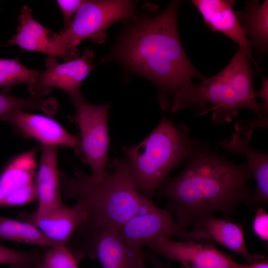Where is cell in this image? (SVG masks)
Masks as SVG:
<instances>
[{"mask_svg": "<svg viewBox=\"0 0 268 268\" xmlns=\"http://www.w3.org/2000/svg\"><path fill=\"white\" fill-rule=\"evenodd\" d=\"M206 25L214 32H220L239 46L249 60L255 64L252 44L240 24L233 9L234 0H192Z\"/></svg>", "mask_w": 268, "mask_h": 268, "instance_id": "obj_14", "label": "cell"}, {"mask_svg": "<svg viewBox=\"0 0 268 268\" xmlns=\"http://www.w3.org/2000/svg\"><path fill=\"white\" fill-rule=\"evenodd\" d=\"M37 149L34 148L12 158L0 175V201L36 179Z\"/></svg>", "mask_w": 268, "mask_h": 268, "instance_id": "obj_20", "label": "cell"}, {"mask_svg": "<svg viewBox=\"0 0 268 268\" xmlns=\"http://www.w3.org/2000/svg\"><path fill=\"white\" fill-rule=\"evenodd\" d=\"M245 34L252 47L262 55L268 49V0L260 4L258 0L245 2L243 10L235 12Z\"/></svg>", "mask_w": 268, "mask_h": 268, "instance_id": "obj_19", "label": "cell"}, {"mask_svg": "<svg viewBox=\"0 0 268 268\" xmlns=\"http://www.w3.org/2000/svg\"><path fill=\"white\" fill-rule=\"evenodd\" d=\"M149 261L153 268H170L169 266L164 264L161 260L153 256L149 257Z\"/></svg>", "mask_w": 268, "mask_h": 268, "instance_id": "obj_31", "label": "cell"}, {"mask_svg": "<svg viewBox=\"0 0 268 268\" xmlns=\"http://www.w3.org/2000/svg\"><path fill=\"white\" fill-rule=\"evenodd\" d=\"M58 169V147L41 146L36 176L38 214L48 212L63 202Z\"/></svg>", "mask_w": 268, "mask_h": 268, "instance_id": "obj_16", "label": "cell"}, {"mask_svg": "<svg viewBox=\"0 0 268 268\" xmlns=\"http://www.w3.org/2000/svg\"><path fill=\"white\" fill-rule=\"evenodd\" d=\"M0 240L27 243L44 248L61 244L49 239L31 223L1 216Z\"/></svg>", "mask_w": 268, "mask_h": 268, "instance_id": "obj_21", "label": "cell"}, {"mask_svg": "<svg viewBox=\"0 0 268 268\" xmlns=\"http://www.w3.org/2000/svg\"><path fill=\"white\" fill-rule=\"evenodd\" d=\"M35 180L14 191L0 201L1 206H19L37 199Z\"/></svg>", "mask_w": 268, "mask_h": 268, "instance_id": "obj_26", "label": "cell"}, {"mask_svg": "<svg viewBox=\"0 0 268 268\" xmlns=\"http://www.w3.org/2000/svg\"><path fill=\"white\" fill-rule=\"evenodd\" d=\"M194 228L203 231L211 240L240 256L249 265L266 259L263 255L249 253L244 238L243 226L239 223L207 216L197 221Z\"/></svg>", "mask_w": 268, "mask_h": 268, "instance_id": "obj_17", "label": "cell"}, {"mask_svg": "<svg viewBox=\"0 0 268 268\" xmlns=\"http://www.w3.org/2000/svg\"><path fill=\"white\" fill-rule=\"evenodd\" d=\"M74 107L70 117L79 130V145L75 151L91 169L93 181L101 179L108 166L110 138L108 126L109 102L94 104L89 102L81 92L69 96Z\"/></svg>", "mask_w": 268, "mask_h": 268, "instance_id": "obj_7", "label": "cell"}, {"mask_svg": "<svg viewBox=\"0 0 268 268\" xmlns=\"http://www.w3.org/2000/svg\"><path fill=\"white\" fill-rule=\"evenodd\" d=\"M18 20L16 33L8 40V45L56 58L54 46L55 33L34 19L30 7L26 5L22 7Z\"/></svg>", "mask_w": 268, "mask_h": 268, "instance_id": "obj_18", "label": "cell"}, {"mask_svg": "<svg viewBox=\"0 0 268 268\" xmlns=\"http://www.w3.org/2000/svg\"><path fill=\"white\" fill-rule=\"evenodd\" d=\"M182 0H173L162 12L130 18L111 52L103 62H117L153 83L163 111H170L179 92L195 78L206 77L188 58L178 29Z\"/></svg>", "mask_w": 268, "mask_h": 268, "instance_id": "obj_1", "label": "cell"}, {"mask_svg": "<svg viewBox=\"0 0 268 268\" xmlns=\"http://www.w3.org/2000/svg\"><path fill=\"white\" fill-rule=\"evenodd\" d=\"M42 254L36 249L21 252L0 245V265L38 264L41 261Z\"/></svg>", "mask_w": 268, "mask_h": 268, "instance_id": "obj_25", "label": "cell"}, {"mask_svg": "<svg viewBox=\"0 0 268 268\" xmlns=\"http://www.w3.org/2000/svg\"></svg>", "mask_w": 268, "mask_h": 268, "instance_id": "obj_33", "label": "cell"}, {"mask_svg": "<svg viewBox=\"0 0 268 268\" xmlns=\"http://www.w3.org/2000/svg\"><path fill=\"white\" fill-rule=\"evenodd\" d=\"M254 234L262 240L268 241V214L262 207H259L255 211L252 223Z\"/></svg>", "mask_w": 268, "mask_h": 268, "instance_id": "obj_28", "label": "cell"}, {"mask_svg": "<svg viewBox=\"0 0 268 268\" xmlns=\"http://www.w3.org/2000/svg\"><path fill=\"white\" fill-rule=\"evenodd\" d=\"M201 143L191 137L186 125L163 116L141 142L123 146V159L139 191L152 201L170 172L187 160Z\"/></svg>", "mask_w": 268, "mask_h": 268, "instance_id": "obj_5", "label": "cell"}, {"mask_svg": "<svg viewBox=\"0 0 268 268\" xmlns=\"http://www.w3.org/2000/svg\"><path fill=\"white\" fill-rule=\"evenodd\" d=\"M108 166L113 171H106L96 181L77 167L73 177L59 171L62 196L76 200L86 211V222L80 231H119L133 216L156 206L139 191L123 159H115Z\"/></svg>", "mask_w": 268, "mask_h": 268, "instance_id": "obj_3", "label": "cell"}, {"mask_svg": "<svg viewBox=\"0 0 268 268\" xmlns=\"http://www.w3.org/2000/svg\"><path fill=\"white\" fill-rule=\"evenodd\" d=\"M38 72L22 64L18 58L0 59V90L5 93L15 85H28L34 81Z\"/></svg>", "mask_w": 268, "mask_h": 268, "instance_id": "obj_23", "label": "cell"}, {"mask_svg": "<svg viewBox=\"0 0 268 268\" xmlns=\"http://www.w3.org/2000/svg\"><path fill=\"white\" fill-rule=\"evenodd\" d=\"M19 217L33 224L49 239L61 244H67L73 233L85 224L87 220L84 208L77 201L72 206L63 202L43 214L34 211L22 212Z\"/></svg>", "mask_w": 268, "mask_h": 268, "instance_id": "obj_13", "label": "cell"}, {"mask_svg": "<svg viewBox=\"0 0 268 268\" xmlns=\"http://www.w3.org/2000/svg\"><path fill=\"white\" fill-rule=\"evenodd\" d=\"M136 1L128 0H85L68 27L55 33L56 58L64 62L79 57L78 45L85 39L103 44L106 30L116 22L133 17Z\"/></svg>", "mask_w": 268, "mask_h": 268, "instance_id": "obj_6", "label": "cell"}, {"mask_svg": "<svg viewBox=\"0 0 268 268\" xmlns=\"http://www.w3.org/2000/svg\"><path fill=\"white\" fill-rule=\"evenodd\" d=\"M20 135L38 141L41 146L70 147L76 150L78 135L67 131L59 122L48 115L22 110L9 112L0 118Z\"/></svg>", "mask_w": 268, "mask_h": 268, "instance_id": "obj_12", "label": "cell"}, {"mask_svg": "<svg viewBox=\"0 0 268 268\" xmlns=\"http://www.w3.org/2000/svg\"><path fill=\"white\" fill-rule=\"evenodd\" d=\"M93 58V52L89 49L78 58L62 63L48 56L45 68L39 71L34 81L27 85L30 96L44 98L53 88L63 90L68 96L80 93L81 83L95 67L92 64Z\"/></svg>", "mask_w": 268, "mask_h": 268, "instance_id": "obj_9", "label": "cell"}, {"mask_svg": "<svg viewBox=\"0 0 268 268\" xmlns=\"http://www.w3.org/2000/svg\"><path fill=\"white\" fill-rule=\"evenodd\" d=\"M249 59L240 48L221 71L205 77L198 84L193 82L177 94L170 112L173 113L185 109L201 112L212 111L211 122L222 125L231 122L239 114L238 110L246 108L257 117L262 127H268V109L255 97L253 79L255 71Z\"/></svg>", "mask_w": 268, "mask_h": 268, "instance_id": "obj_4", "label": "cell"}, {"mask_svg": "<svg viewBox=\"0 0 268 268\" xmlns=\"http://www.w3.org/2000/svg\"><path fill=\"white\" fill-rule=\"evenodd\" d=\"M233 268H268V262L267 259H266L262 262L248 265L237 263Z\"/></svg>", "mask_w": 268, "mask_h": 268, "instance_id": "obj_30", "label": "cell"}, {"mask_svg": "<svg viewBox=\"0 0 268 268\" xmlns=\"http://www.w3.org/2000/svg\"><path fill=\"white\" fill-rule=\"evenodd\" d=\"M38 264H16L10 266V268H39Z\"/></svg>", "mask_w": 268, "mask_h": 268, "instance_id": "obj_32", "label": "cell"}, {"mask_svg": "<svg viewBox=\"0 0 268 268\" xmlns=\"http://www.w3.org/2000/svg\"><path fill=\"white\" fill-rule=\"evenodd\" d=\"M84 1L83 0H56L64 17V26L60 32L65 31L68 27Z\"/></svg>", "mask_w": 268, "mask_h": 268, "instance_id": "obj_27", "label": "cell"}, {"mask_svg": "<svg viewBox=\"0 0 268 268\" xmlns=\"http://www.w3.org/2000/svg\"><path fill=\"white\" fill-rule=\"evenodd\" d=\"M147 246L154 254L180 263L182 268H233L237 264L210 242L176 241L163 237Z\"/></svg>", "mask_w": 268, "mask_h": 268, "instance_id": "obj_10", "label": "cell"}, {"mask_svg": "<svg viewBox=\"0 0 268 268\" xmlns=\"http://www.w3.org/2000/svg\"><path fill=\"white\" fill-rule=\"evenodd\" d=\"M118 233L126 245L137 252L143 251L145 245L160 237H175L185 241H211L203 231L195 228L189 230L183 227L167 211L156 205L147 212L133 216Z\"/></svg>", "mask_w": 268, "mask_h": 268, "instance_id": "obj_8", "label": "cell"}, {"mask_svg": "<svg viewBox=\"0 0 268 268\" xmlns=\"http://www.w3.org/2000/svg\"><path fill=\"white\" fill-rule=\"evenodd\" d=\"M217 145L230 153L238 154L246 159L256 188L247 202L257 206L268 202V155L252 148L250 145L253 131L238 130Z\"/></svg>", "mask_w": 268, "mask_h": 268, "instance_id": "obj_15", "label": "cell"}, {"mask_svg": "<svg viewBox=\"0 0 268 268\" xmlns=\"http://www.w3.org/2000/svg\"><path fill=\"white\" fill-rule=\"evenodd\" d=\"M252 177L246 163L235 164L201 142L182 172L167 178L156 193L167 200L166 210L187 228L218 212L230 217L249 200L248 183Z\"/></svg>", "mask_w": 268, "mask_h": 268, "instance_id": "obj_2", "label": "cell"}, {"mask_svg": "<svg viewBox=\"0 0 268 268\" xmlns=\"http://www.w3.org/2000/svg\"><path fill=\"white\" fill-rule=\"evenodd\" d=\"M79 234L82 238L79 255L98 259L102 268H146L143 251L131 249L118 231L92 230L79 231Z\"/></svg>", "mask_w": 268, "mask_h": 268, "instance_id": "obj_11", "label": "cell"}, {"mask_svg": "<svg viewBox=\"0 0 268 268\" xmlns=\"http://www.w3.org/2000/svg\"><path fill=\"white\" fill-rule=\"evenodd\" d=\"M78 259L67 244L45 248L38 264L39 268H78Z\"/></svg>", "mask_w": 268, "mask_h": 268, "instance_id": "obj_24", "label": "cell"}, {"mask_svg": "<svg viewBox=\"0 0 268 268\" xmlns=\"http://www.w3.org/2000/svg\"><path fill=\"white\" fill-rule=\"evenodd\" d=\"M57 104L53 98H38L30 96L20 98L0 91V118L16 110L27 112L40 111L53 116L56 112Z\"/></svg>", "mask_w": 268, "mask_h": 268, "instance_id": "obj_22", "label": "cell"}, {"mask_svg": "<svg viewBox=\"0 0 268 268\" xmlns=\"http://www.w3.org/2000/svg\"><path fill=\"white\" fill-rule=\"evenodd\" d=\"M262 84L261 89L258 91H255V97L263 99L264 106L268 109V78L262 75Z\"/></svg>", "mask_w": 268, "mask_h": 268, "instance_id": "obj_29", "label": "cell"}]
</instances>
